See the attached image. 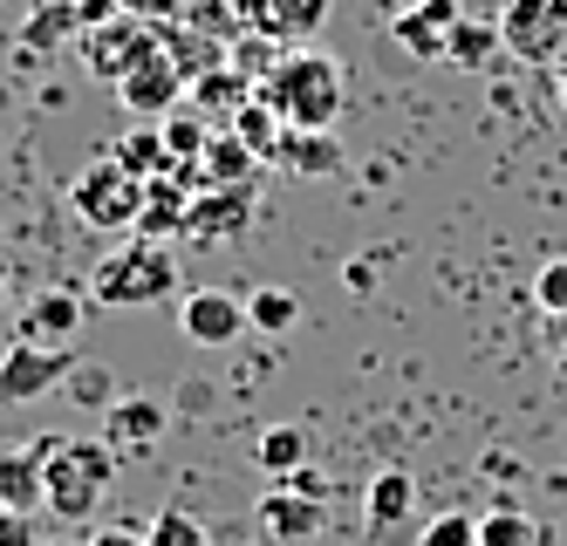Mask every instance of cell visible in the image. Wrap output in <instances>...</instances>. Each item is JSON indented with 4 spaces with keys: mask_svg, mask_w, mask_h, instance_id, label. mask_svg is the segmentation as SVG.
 Listing matches in <instances>:
<instances>
[{
    "mask_svg": "<svg viewBox=\"0 0 567 546\" xmlns=\"http://www.w3.org/2000/svg\"><path fill=\"white\" fill-rule=\"evenodd\" d=\"M411 8H424V0H390V14H411Z\"/></svg>",
    "mask_w": 567,
    "mask_h": 546,
    "instance_id": "cell-37",
    "label": "cell"
},
{
    "mask_svg": "<svg viewBox=\"0 0 567 546\" xmlns=\"http://www.w3.org/2000/svg\"><path fill=\"white\" fill-rule=\"evenodd\" d=\"M185 8H192V0H124V14L157 21V28H165V21H185Z\"/></svg>",
    "mask_w": 567,
    "mask_h": 546,
    "instance_id": "cell-33",
    "label": "cell"
},
{
    "mask_svg": "<svg viewBox=\"0 0 567 546\" xmlns=\"http://www.w3.org/2000/svg\"><path fill=\"white\" fill-rule=\"evenodd\" d=\"M178 328L192 334L198 349H233L239 334H254V321H247V293H226V287H198V293H185V308H178Z\"/></svg>",
    "mask_w": 567,
    "mask_h": 546,
    "instance_id": "cell-9",
    "label": "cell"
},
{
    "mask_svg": "<svg viewBox=\"0 0 567 546\" xmlns=\"http://www.w3.org/2000/svg\"><path fill=\"white\" fill-rule=\"evenodd\" d=\"M254 90H260V82H254L247 69H233V62H226V69H213V75H198L192 90H185V103H192L198 116H206L213 131H226V123L254 103Z\"/></svg>",
    "mask_w": 567,
    "mask_h": 546,
    "instance_id": "cell-14",
    "label": "cell"
},
{
    "mask_svg": "<svg viewBox=\"0 0 567 546\" xmlns=\"http://www.w3.org/2000/svg\"><path fill=\"white\" fill-rule=\"evenodd\" d=\"M274 164L280 172H301V178H336L342 172V137L336 131H288Z\"/></svg>",
    "mask_w": 567,
    "mask_h": 546,
    "instance_id": "cell-19",
    "label": "cell"
},
{
    "mask_svg": "<svg viewBox=\"0 0 567 546\" xmlns=\"http://www.w3.org/2000/svg\"><path fill=\"white\" fill-rule=\"evenodd\" d=\"M172 293H178V260L157 239H137V233H124V246L90 267L96 308H151V301H172Z\"/></svg>",
    "mask_w": 567,
    "mask_h": 546,
    "instance_id": "cell-3",
    "label": "cell"
},
{
    "mask_svg": "<svg viewBox=\"0 0 567 546\" xmlns=\"http://www.w3.org/2000/svg\"><path fill=\"white\" fill-rule=\"evenodd\" d=\"M144 185L137 172H124L110 151L96 164H83L69 185V205H75V219H83L90 233H137V213H144Z\"/></svg>",
    "mask_w": 567,
    "mask_h": 546,
    "instance_id": "cell-4",
    "label": "cell"
},
{
    "mask_svg": "<svg viewBox=\"0 0 567 546\" xmlns=\"http://www.w3.org/2000/svg\"><path fill=\"white\" fill-rule=\"evenodd\" d=\"M288 485H295V492H308V498H329V478H321L315 465H301V472H295Z\"/></svg>",
    "mask_w": 567,
    "mask_h": 546,
    "instance_id": "cell-36",
    "label": "cell"
},
{
    "mask_svg": "<svg viewBox=\"0 0 567 546\" xmlns=\"http://www.w3.org/2000/svg\"><path fill=\"white\" fill-rule=\"evenodd\" d=\"M499 41L526 69H560V55H567V0H506L499 8Z\"/></svg>",
    "mask_w": 567,
    "mask_h": 546,
    "instance_id": "cell-5",
    "label": "cell"
},
{
    "mask_svg": "<svg viewBox=\"0 0 567 546\" xmlns=\"http://www.w3.org/2000/svg\"><path fill=\"white\" fill-rule=\"evenodd\" d=\"M144 546H213V533L198 526L192 513H178V506H165L151 526H144Z\"/></svg>",
    "mask_w": 567,
    "mask_h": 546,
    "instance_id": "cell-30",
    "label": "cell"
},
{
    "mask_svg": "<svg viewBox=\"0 0 567 546\" xmlns=\"http://www.w3.org/2000/svg\"><path fill=\"white\" fill-rule=\"evenodd\" d=\"M0 546H34V526H28V513H0Z\"/></svg>",
    "mask_w": 567,
    "mask_h": 546,
    "instance_id": "cell-34",
    "label": "cell"
},
{
    "mask_svg": "<svg viewBox=\"0 0 567 546\" xmlns=\"http://www.w3.org/2000/svg\"><path fill=\"white\" fill-rule=\"evenodd\" d=\"M185 90H192V82L178 75V62L157 49L151 62H137L124 82H116V103L137 110V116H172V110H185Z\"/></svg>",
    "mask_w": 567,
    "mask_h": 546,
    "instance_id": "cell-12",
    "label": "cell"
},
{
    "mask_svg": "<svg viewBox=\"0 0 567 546\" xmlns=\"http://www.w3.org/2000/svg\"><path fill=\"white\" fill-rule=\"evenodd\" d=\"M478 546H540V526L526 519L519 506H499L478 519Z\"/></svg>",
    "mask_w": 567,
    "mask_h": 546,
    "instance_id": "cell-28",
    "label": "cell"
},
{
    "mask_svg": "<svg viewBox=\"0 0 567 546\" xmlns=\"http://www.w3.org/2000/svg\"><path fill=\"white\" fill-rule=\"evenodd\" d=\"M110 157L124 164V172H137V178H157V172L172 164V151H165V131H131V137L116 144Z\"/></svg>",
    "mask_w": 567,
    "mask_h": 546,
    "instance_id": "cell-27",
    "label": "cell"
},
{
    "mask_svg": "<svg viewBox=\"0 0 567 546\" xmlns=\"http://www.w3.org/2000/svg\"><path fill=\"white\" fill-rule=\"evenodd\" d=\"M329 14H336V0H233L239 34L274 41V49H308Z\"/></svg>",
    "mask_w": 567,
    "mask_h": 546,
    "instance_id": "cell-7",
    "label": "cell"
},
{
    "mask_svg": "<svg viewBox=\"0 0 567 546\" xmlns=\"http://www.w3.org/2000/svg\"><path fill=\"white\" fill-rule=\"evenodd\" d=\"M254 96H260L267 110L288 116V131H336L349 82H342V62L321 55L315 41H308V49H280V55L267 62V75H260Z\"/></svg>",
    "mask_w": 567,
    "mask_h": 546,
    "instance_id": "cell-2",
    "label": "cell"
},
{
    "mask_svg": "<svg viewBox=\"0 0 567 546\" xmlns=\"http://www.w3.org/2000/svg\"><path fill=\"white\" fill-rule=\"evenodd\" d=\"M157 131H165V151H172V157H198V151L213 144V123L198 116L192 103H185V110H172L165 123H157Z\"/></svg>",
    "mask_w": 567,
    "mask_h": 546,
    "instance_id": "cell-29",
    "label": "cell"
},
{
    "mask_svg": "<svg viewBox=\"0 0 567 546\" xmlns=\"http://www.w3.org/2000/svg\"><path fill=\"white\" fill-rule=\"evenodd\" d=\"M411 506H417V478L411 472H377L370 492H362V526H370V533H396L403 519H411Z\"/></svg>",
    "mask_w": 567,
    "mask_h": 546,
    "instance_id": "cell-18",
    "label": "cell"
},
{
    "mask_svg": "<svg viewBox=\"0 0 567 546\" xmlns=\"http://www.w3.org/2000/svg\"><path fill=\"white\" fill-rule=\"evenodd\" d=\"M254 465H260L267 478H295V472L308 465V431H295V424H274V431H260V444H254Z\"/></svg>",
    "mask_w": 567,
    "mask_h": 546,
    "instance_id": "cell-23",
    "label": "cell"
},
{
    "mask_svg": "<svg viewBox=\"0 0 567 546\" xmlns=\"http://www.w3.org/2000/svg\"><path fill=\"white\" fill-rule=\"evenodd\" d=\"M62 390H69L75 403H83V410H103V416H110L116 403H124V390H116V375H110L103 362H75V369H69V383H62Z\"/></svg>",
    "mask_w": 567,
    "mask_h": 546,
    "instance_id": "cell-26",
    "label": "cell"
},
{
    "mask_svg": "<svg viewBox=\"0 0 567 546\" xmlns=\"http://www.w3.org/2000/svg\"><path fill=\"white\" fill-rule=\"evenodd\" d=\"M34 506H42V444L0 451V513H34Z\"/></svg>",
    "mask_w": 567,
    "mask_h": 546,
    "instance_id": "cell-20",
    "label": "cell"
},
{
    "mask_svg": "<svg viewBox=\"0 0 567 546\" xmlns=\"http://www.w3.org/2000/svg\"><path fill=\"white\" fill-rule=\"evenodd\" d=\"M499 49H506V41H499V21H458V28H452V55H444V62H452V69H485Z\"/></svg>",
    "mask_w": 567,
    "mask_h": 546,
    "instance_id": "cell-24",
    "label": "cell"
},
{
    "mask_svg": "<svg viewBox=\"0 0 567 546\" xmlns=\"http://www.w3.org/2000/svg\"><path fill=\"white\" fill-rule=\"evenodd\" d=\"M254 519H260V533L274 546H308V539H321V526H329V498H308L288 478H274V492H260Z\"/></svg>",
    "mask_w": 567,
    "mask_h": 546,
    "instance_id": "cell-10",
    "label": "cell"
},
{
    "mask_svg": "<svg viewBox=\"0 0 567 546\" xmlns=\"http://www.w3.org/2000/svg\"><path fill=\"white\" fill-rule=\"evenodd\" d=\"M254 213H260L254 185L198 192V198H192V219H185V239H198V246H226V239H239V233L254 226Z\"/></svg>",
    "mask_w": 567,
    "mask_h": 546,
    "instance_id": "cell-11",
    "label": "cell"
},
{
    "mask_svg": "<svg viewBox=\"0 0 567 546\" xmlns=\"http://www.w3.org/2000/svg\"><path fill=\"white\" fill-rule=\"evenodd\" d=\"M0 308H8V274H0Z\"/></svg>",
    "mask_w": 567,
    "mask_h": 546,
    "instance_id": "cell-39",
    "label": "cell"
},
{
    "mask_svg": "<svg viewBox=\"0 0 567 546\" xmlns=\"http://www.w3.org/2000/svg\"><path fill=\"white\" fill-rule=\"evenodd\" d=\"M165 403H151V396H124L110 416H103V437L116 444V451H151L157 437H165Z\"/></svg>",
    "mask_w": 567,
    "mask_h": 546,
    "instance_id": "cell-17",
    "label": "cell"
},
{
    "mask_svg": "<svg viewBox=\"0 0 567 546\" xmlns=\"http://www.w3.org/2000/svg\"><path fill=\"white\" fill-rule=\"evenodd\" d=\"M69 34H83V14H75V0H42V8L21 21V49H28V55H55Z\"/></svg>",
    "mask_w": 567,
    "mask_h": 546,
    "instance_id": "cell-21",
    "label": "cell"
},
{
    "mask_svg": "<svg viewBox=\"0 0 567 546\" xmlns=\"http://www.w3.org/2000/svg\"><path fill=\"white\" fill-rule=\"evenodd\" d=\"M260 178V157L247 151L239 131H213V144L198 151V185L206 192H233V185H254Z\"/></svg>",
    "mask_w": 567,
    "mask_h": 546,
    "instance_id": "cell-15",
    "label": "cell"
},
{
    "mask_svg": "<svg viewBox=\"0 0 567 546\" xmlns=\"http://www.w3.org/2000/svg\"><path fill=\"white\" fill-rule=\"evenodd\" d=\"M458 21H465L458 0H424V8H411V14H390V34L417 62H444V55H452V28Z\"/></svg>",
    "mask_w": 567,
    "mask_h": 546,
    "instance_id": "cell-13",
    "label": "cell"
},
{
    "mask_svg": "<svg viewBox=\"0 0 567 546\" xmlns=\"http://www.w3.org/2000/svg\"><path fill=\"white\" fill-rule=\"evenodd\" d=\"M247 321H254V334H288L301 321V301L288 287H254L247 293Z\"/></svg>",
    "mask_w": 567,
    "mask_h": 546,
    "instance_id": "cell-25",
    "label": "cell"
},
{
    "mask_svg": "<svg viewBox=\"0 0 567 546\" xmlns=\"http://www.w3.org/2000/svg\"><path fill=\"white\" fill-rule=\"evenodd\" d=\"M75 328H83V301H75L69 287H55V293H42V301H28V315H21V342L69 349Z\"/></svg>",
    "mask_w": 567,
    "mask_h": 546,
    "instance_id": "cell-16",
    "label": "cell"
},
{
    "mask_svg": "<svg viewBox=\"0 0 567 546\" xmlns=\"http://www.w3.org/2000/svg\"><path fill=\"white\" fill-rule=\"evenodd\" d=\"M83 41V69L96 75V82H124L137 62H151L165 41H157V21H137V14H116V21H103V28H90V34H75Z\"/></svg>",
    "mask_w": 567,
    "mask_h": 546,
    "instance_id": "cell-6",
    "label": "cell"
},
{
    "mask_svg": "<svg viewBox=\"0 0 567 546\" xmlns=\"http://www.w3.org/2000/svg\"><path fill=\"white\" fill-rule=\"evenodd\" d=\"M534 301H540V315L567 321V254H560V260H547V267L534 274Z\"/></svg>",
    "mask_w": 567,
    "mask_h": 546,
    "instance_id": "cell-31",
    "label": "cell"
},
{
    "mask_svg": "<svg viewBox=\"0 0 567 546\" xmlns=\"http://www.w3.org/2000/svg\"><path fill=\"white\" fill-rule=\"evenodd\" d=\"M560 96H567V55H560Z\"/></svg>",
    "mask_w": 567,
    "mask_h": 546,
    "instance_id": "cell-38",
    "label": "cell"
},
{
    "mask_svg": "<svg viewBox=\"0 0 567 546\" xmlns=\"http://www.w3.org/2000/svg\"><path fill=\"white\" fill-rule=\"evenodd\" d=\"M417 546H478V519H465V513H437V519L417 533Z\"/></svg>",
    "mask_w": 567,
    "mask_h": 546,
    "instance_id": "cell-32",
    "label": "cell"
},
{
    "mask_svg": "<svg viewBox=\"0 0 567 546\" xmlns=\"http://www.w3.org/2000/svg\"><path fill=\"white\" fill-rule=\"evenodd\" d=\"M124 451L110 437H42V506L62 526H83L110 506Z\"/></svg>",
    "mask_w": 567,
    "mask_h": 546,
    "instance_id": "cell-1",
    "label": "cell"
},
{
    "mask_svg": "<svg viewBox=\"0 0 567 546\" xmlns=\"http://www.w3.org/2000/svg\"><path fill=\"white\" fill-rule=\"evenodd\" d=\"M90 546H144V533L137 526H103V533H90Z\"/></svg>",
    "mask_w": 567,
    "mask_h": 546,
    "instance_id": "cell-35",
    "label": "cell"
},
{
    "mask_svg": "<svg viewBox=\"0 0 567 546\" xmlns=\"http://www.w3.org/2000/svg\"><path fill=\"white\" fill-rule=\"evenodd\" d=\"M226 131H239V137H247V151H254L260 164H274V157H280V144H288V116H280V110H267V103L254 96L247 110H239V116L226 123Z\"/></svg>",
    "mask_w": 567,
    "mask_h": 546,
    "instance_id": "cell-22",
    "label": "cell"
},
{
    "mask_svg": "<svg viewBox=\"0 0 567 546\" xmlns=\"http://www.w3.org/2000/svg\"><path fill=\"white\" fill-rule=\"evenodd\" d=\"M75 369V349H42V342H14L0 356V403H34L69 383Z\"/></svg>",
    "mask_w": 567,
    "mask_h": 546,
    "instance_id": "cell-8",
    "label": "cell"
}]
</instances>
